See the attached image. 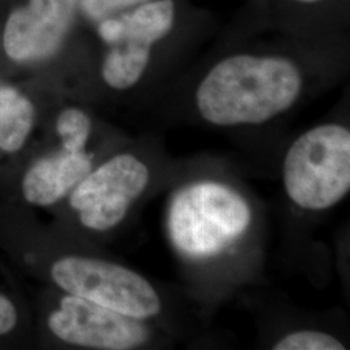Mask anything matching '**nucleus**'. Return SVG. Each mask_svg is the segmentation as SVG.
I'll return each instance as SVG.
<instances>
[{
  "mask_svg": "<svg viewBox=\"0 0 350 350\" xmlns=\"http://www.w3.org/2000/svg\"><path fill=\"white\" fill-rule=\"evenodd\" d=\"M261 213L231 178L201 173L182 180L166 206L172 248L189 273H221L250 257L261 237Z\"/></svg>",
  "mask_w": 350,
  "mask_h": 350,
  "instance_id": "nucleus-1",
  "label": "nucleus"
},
{
  "mask_svg": "<svg viewBox=\"0 0 350 350\" xmlns=\"http://www.w3.org/2000/svg\"><path fill=\"white\" fill-rule=\"evenodd\" d=\"M304 75L284 56L238 53L204 75L195 94L201 118L217 127L267 124L300 99Z\"/></svg>",
  "mask_w": 350,
  "mask_h": 350,
  "instance_id": "nucleus-2",
  "label": "nucleus"
},
{
  "mask_svg": "<svg viewBox=\"0 0 350 350\" xmlns=\"http://www.w3.org/2000/svg\"><path fill=\"white\" fill-rule=\"evenodd\" d=\"M282 182L286 198L300 212L338 205L350 191L349 127L327 122L304 131L283 156Z\"/></svg>",
  "mask_w": 350,
  "mask_h": 350,
  "instance_id": "nucleus-3",
  "label": "nucleus"
},
{
  "mask_svg": "<svg viewBox=\"0 0 350 350\" xmlns=\"http://www.w3.org/2000/svg\"><path fill=\"white\" fill-rule=\"evenodd\" d=\"M163 176L161 160L150 148L122 152L92 169L69 193V204L86 228L109 231L148 199Z\"/></svg>",
  "mask_w": 350,
  "mask_h": 350,
  "instance_id": "nucleus-4",
  "label": "nucleus"
},
{
  "mask_svg": "<svg viewBox=\"0 0 350 350\" xmlns=\"http://www.w3.org/2000/svg\"><path fill=\"white\" fill-rule=\"evenodd\" d=\"M59 287L126 317L161 325L169 312L166 295L156 283L120 263L69 256L52 266Z\"/></svg>",
  "mask_w": 350,
  "mask_h": 350,
  "instance_id": "nucleus-5",
  "label": "nucleus"
},
{
  "mask_svg": "<svg viewBox=\"0 0 350 350\" xmlns=\"http://www.w3.org/2000/svg\"><path fill=\"white\" fill-rule=\"evenodd\" d=\"M173 0H148L131 12L107 18L99 34L109 46L103 63V78L114 90H129L146 75L152 49L174 25Z\"/></svg>",
  "mask_w": 350,
  "mask_h": 350,
  "instance_id": "nucleus-6",
  "label": "nucleus"
},
{
  "mask_svg": "<svg viewBox=\"0 0 350 350\" xmlns=\"http://www.w3.org/2000/svg\"><path fill=\"white\" fill-rule=\"evenodd\" d=\"M51 331L65 342L91 349L134 350L157 342V325L66 295L49 318Z\"/></svg>",
  "mask_w": 350,
  "mask_h": 350,
  "instance_id": "nucleus-7",
  "label": "nucleus"
},
{
  "mask_svg": "<svg viewBox=\"0 0 350 350\" xmlns=\"http://www.w3.org/2000/svg\"><path fill=\"white\" fill-rule=\"evenodd\" d=\"M78 0H30L10 17L4 47L17 62L39 60L59 50L75 18Z\"/></svg>",
  "mask_w": 350,
  "mask_h": 350,
  "instance_id": "nucleus-8",
  "label": "nucleus"
},
{
  "mask_svg": "<svg viewBox=\"0 0 350 350\" xmlns=\"http://www.w3.org/2000/svg\"><path fill=\"white\" fill-rule=\"evenodd\" d=\"M94 156L88 150H63L39 160L25 175L26 200L46 206L62 200L92 170Z\"/></svg>",
  "mask_w": 350,
  "mask_h": 350,
  "instance_id": "nucleus-9",
  "label": "nucleus"
},
{
  "mask_svg": "<svg viewBox=\"0 0 350 350\" xmlns=\"http://www.w3.org/2000/svg\"><path fill=\"white\" fill-rule=\"evenodd\" d=\"M33 124L30 101L12 88H0V148L20 150Z\"/></svg>",
  "mask_w": 350,
  "mask_h": 350,
  "instance_id": "nucleus-10",
  "label": "nucleus"
},
{
  "mask_svg": "<svg viewBox=\"0 0 350 350\" xmlns=\"http://www.w3.org/2000/svg\"><path fill=\"white\" fill-rule=\"evenodd\" d=\"M274 350H345L347 344L336 335L319 328H296L271 342Z\"/></svg>",
  "mask_w": 350,
  "mask_h": 350,
  "instance_id": "nucleus-11",
  "label": "nucleus"
},
{
  "mask_svg": "<svg viewBox=\"0 0 350 350\" xmlns=\"http://www.w3.org/2000/svg\"><path fill=\"white\" fill-rule=\"evenodd\" d=\"M57 134L62 138L63 148L85 150L91 134V120L78 108L65 109L57 118Z\"/></svg>",
  "mask_w": 350,
  "mask_h": 350,
  "instance_id": "nucleus-12",
  "label": "nucleus"
},
{
  "mask_svg": "<svg viewBox=\"0 0 350 350\" xmlns=\"http://www.w3.org/2000/svg\"><path fill=\"white\" fill-rule=\"evenodd\" d=\"M148 0H81L83 10L92 18H103L113 12L135 7Z\"/></svg>",
  "mask_w": 350,
  "mask_h": 350,
  "instance_id": "nucleus-13",
  "label": "nucleus"
},
{
  "mask_svg": "<svg viewBox=\"0 0 350 350\" xmlns=\"http://www.w3.org/2000/svg\"><path fill=\"white\" fill-rule=\"evenodd\" d=\"M17 322V313L11 301L0 296V335L12 329Z\"/></svg>",
  "mask_w": 350,
  "mask_h": 350,
  "instance_id": "nucleus-14",
  "label": "nucleus"
},
{
  "mask_svg": "<svg viewBox=\"0 0 350 350\" xmlns=\"http://www.w3.org/2000/svg\"><path fill=\"white\" fill-rule=\"evenodd\" d=\"M299 1H305V3H314V1H319V0H299Z\"/></svg>",
  "mask_w": 350,
  "mask_h": 350,
  "instance_id": "nucleus-15",
  "label": "nucleus"
}]
</instances>
